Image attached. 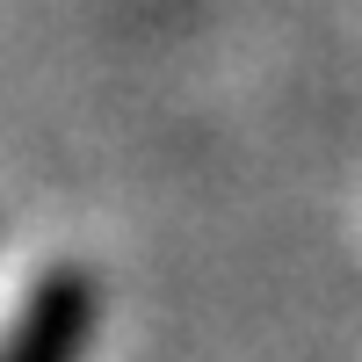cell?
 Here are the masks:
<instances>
[{
	"instance_id": "cell-1",
	"label": "cell",
	"mask_w": 362,
	"mask_h": 362,
	"mask_svg": "<svg viewBox=\"0 0 362 362\" xmlns=\"http://www.w3.org/2000/svg\"><path fill=\"white\" fill-rule=\"evenodd\" d=\"M102 319V290L87 268H44V283L29 290L0 362H80Z\"/></svg>"
}]
</instances>
